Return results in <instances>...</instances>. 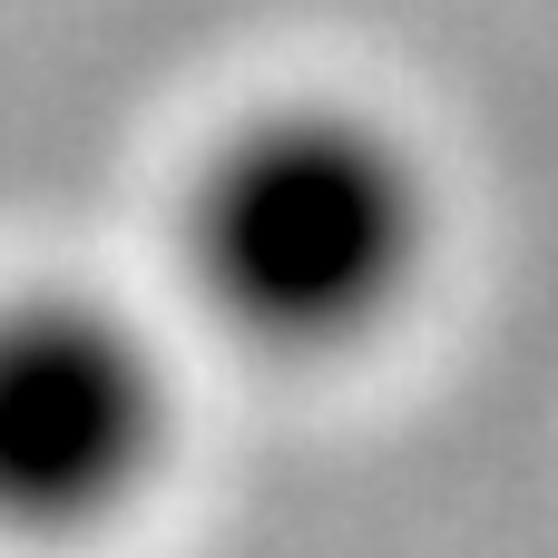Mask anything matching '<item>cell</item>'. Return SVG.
<instances>
[{
  "instance_id": "6da1fadb",
  "label": "cell",
  "mask_w": 558,
  "mask_h": 558,
  "mask_svg": "<svg viewBox=\"0 0 558 558\" xmlns=\"http://www.w3.org/2000/svg\"><path fill=\"white\" fill-rule=\"evenodd\" d=\"M186 255L216 314L245 343H343L422 265V177L412 157L333 108L255 118L186 206Z\"/></svg>"
},
{
  "instance_id": "7a4b0ae2",
  "label": "cell",
  "mask_w": 558,
  "mask_h": 558,
  "mask_svg": "<svg viewBox=\"0 0 558 558\" xmlns=\"http://www.w3.org/2000/svg\"><path fill=\"white\" fill-rule=\"evenodd\" d=\"M167 432L147 343L98 304H0V520L69 530L137 490Z\"/></svg>"
}]
</instances>
